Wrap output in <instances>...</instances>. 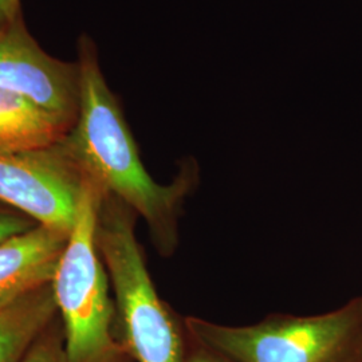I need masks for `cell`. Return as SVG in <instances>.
Instances as JSON below:
<instances>
[{
	"mask_svg": "<svg viewBox=\"0 0 362 362\" xmlns=\"http://www.w3.org/2000/svg\"><path fill=\"white\" fill-rule=\"evenodd\" d=\"M189 336V345L184 362H236L233 361V358L221 354L218 350L211 349L207 345L202 344L191 333Z\"/></svg>",
	"mask_w": 362,
	"mask_h": 362,
	"instance_id": "7c38bea8",
	"label": "cell"
},
{
	"mask_svg": "<svg viewBox=\"0 0 362 362\" xmlns=\"http://www.w3.org/2000/svg\"><path fill=\"white\" fill-rule=\"evenodd\" d=\"M34 226H37V223L25 214L6 206L0 207V243L19 233H26Z\"/></svg>",
	"mask_w": 362,
	"mask_h": 362,
	"instance_id": "8fae6325",
	"label": "cell"
},
{
	"mask_svg": "<svg viewBox=\"0 0 362 362\" xmlns=\"http://www.w3.org/2000/svg\"><path fill=\"white\" fill-rule=\"evenodd\" d=\"M22 362H69L64 325L59 315L42 332Z\"/></svg>",
	"mask_w": 362,
	"mask_h": 362,
	"instance_id": "30bf717a",
	"label": "cell"
},
{
	"mask_svg": "<svg viewBox=\"0 0 362 362\" xmlns=\"http://www.w3.org/2000/svg\"><path fill=\"white\" fill-rule=\"evenodd\" d=\"M79 65L45 52L23 15L0 27V89L18 94L57 117L69 130L79 109Z\"/></svg>",
	"mask_w": 362,
	"mask_h": 362,
	"instance_id": "8992f818",
	"label": "cell"
},
{
	"mask_svg": "<svg viewBox=\"0 0 362 362\" xmlns=\"http://www.w3.org/2000/svg\"><path fill=\"white\" fill-rule=\"evenodd\" d=\"M58 315L52 284L0 308V362H22Z\"/></svg>",
	"mask_w": 362,
	"mask_h": 362,
	"instance_id": "ba28073f",
	"label": "cell"
},
{
	"mask_svg": "<svg viewBox=\"0 0 362 362\" xmlns=\"http://www.w3.org/2000/svg\"><path fill=\"white\" fill-rule=\"evenodd\" d=\"M22 0H0V27L22 16Z\"/></svg>",
	"mask_w": 362,
	"mask_h": 362,
	"instance_id": "4fadbf2b",
	"label": "cell"
},
{
	"mask_svg": "<svg viewBox=\"0 0 362 362\" xmlns=\"http://www.w3.org/2000/svg\"><path fill=\"white\" fill-rule=\"evenodd\" d=\"M137 214L103 192L97 245L115 294L118 336L134 362H184L189 332L158 297L136 236Z\"/></svg>",
	"mask_w": 362,
	"mask_h": 362,
	"instance_id": "7a4b0ae2",
	"label": "cell"
},
{
	"mask_svg": "<svg viewBox=\"0 0 362 362\" xmlns=\"http://www.w3.org/2000/svg\"><path fill=\"white\" fill-rule=\"evenodd\" d=\"M185 325L236 362H362V296L320 315L272 314L246 326L185 317Z\"/></svg>",
	"mask_w": 362,
	"mask_h": 362,
	"instance_id": "277c9868",
	"label": "cell"
},
{
	"mask_svg": "<svg viewBox=\"0 0 362 362\" xmlns=\"http://www.w3.org/2000/svg\"><path fill=\"white\" fill-rule=\"evenodd\" d=\"M79 109L62 146L105 194L132 208L148 226L156 250L170 257L179 245V219L187 196L199 180L194 160H185L169 184L153 180L116 94L106 82L98 47L88 34L77 40Z\"/></svg>",
	"mask_w": 362,
	"mask_h": 362,
	"instance_id": "6da1fadb",
	"label": "cell"
},
{
	"mask_svg": "<svg viewBox=\"0 0 362 362\" xmlns=\"http://www.w3.org/2000/svg\"><path fill=\"white\" fill-rule=\"evenodd\" d=\"M67 132L64 122L38 105L0 89V153L47 148Z\"/></svg>",
	"mask_w": 362,
	"mask_h": 362,
	"instance_id": "9c48e42d",
	"label": "cell"
},
{
	"mask_svg": "<svg viewBox=\"0 0 362 362\" xmlns=\"http://www.w3.org/2000/svg\"><path fill=\"white\" fill-rule=\"evenodd\" d=\"M89 181L61 141L35 151L0 153V204L40 226L70 233Z\"/></svg>",
	"mask_w": 362,
	"mask_h": 362,
	"instance_id": "5b68a950",
	"label": "cell"
},
{
	"mask_svg": "<svg viewBox=\"0 0 362 362\" xmlns=\"http://www.w3.org/2000/svg\"><path fill=\"white\" fill-rule=\"evenodd\" d=\"M103 192L89 181L52 282L69 362H134L118 336L116 302L97 245Z\"/></svg>",
	"mask_w": 362,
	"mask_h": 362,
	"instance_id": "3957f363",
	"label": "cell"
},
{
	"mask_svg": "<svg viewBox=\"0 0 362 362\" xmlns=\"http://www.w3.org/2000/svg\"><path fill=\"white\" fill-rule=\"evenodd\" d=\"M69 235L37 224L0 243V308L52 284Z\"/></svg>",
	"mask_w": 362,
	"mask_h": 362,
	"instance_id": "52a82bcc",
	"label": "cell"
}]
</instances>
